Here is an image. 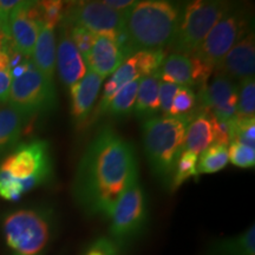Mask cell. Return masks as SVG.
<instances>
[{"instance_id": "6da1fadb", "label": "cell", "mask_w": 255, "mask_h": 255, "mask_svg": "<svg viewBox=\"0 0 255 255\" xmlns=\"http://www.w3.org/2000/svg\"><path fill=\"white\" fill-rule=\"evenodd\" d=\"M138 182L135 146L113 127H102L83 152L72 183V195L88 216L109 218L126 191Z\"/></svg>"}, {"instance_id": "7a4b0ae2", "label": "cell", "mask_w": 255, "mask_h": 255, "mask_svg": "<svg viewBox=\"0 0 255 255\" xmlns=\"http://www.w3.org/2000/svg\"><path fill=\"white\" fill-rule=\"evenodd\" d=\"M181 8L182 5L165 0L136 1L124 15V31L132 55L138 51L170 46L176 34Z\"/></svg>"}, {"instance_id": "3957f363", "label": "cell", "mask_w": 255, "mask_h": 255, "mask_svg": "<svg viewBox=\"0 0 255 255\" xmlns=\"http://www.w3.org/2000/svg\"><path fill=\"white\" fill-rule=\"evenodd\" d=\"M194 114L182 117H152L143 123L145 157L152 174L170 184L180 155L184 151L187 128Z\"/></svg>"}, {"instance_id": "277c9868", "label": "cell", "mask_w": 255, "mask_h": 255, "mask_svg": "<svg viewBox=\"0 0 255 255\" xmlns=\"http://www.w3.org/2000/svg\"><path fill=\"white\" fill-rule=\"evenodd\" d=\"M55 231V212L47 206L13 210L2 220L9 255H46Z\"/></svg>"}, {"instance_id": "5b68a950", "label": "cell", "mask_w": 255, "mask_h": 255, "mask_svg": "<svg viewBox=\"0 0 255 255\" xmlns=\"http://www.w3.org/2000/svg\"><path fill=\"white\" fill-rule=\"evenodd\" d=\"M233 5L216 0H195L182 5L176 34L170 45L173 53L195 55L212 28Z\"/></svg>"}, {"instance_id": "8992f818", "label": "cell", "mask_w": 255, "mask_h": 255, "mask_svg": "<svg viewBox=\"0 0 255 255\" xmlns=\"http://www.w3.org/2000/svg\"><path fill=\"white\" fill-rule=\"evenodd\" d=\"M8 104L28 117L53 110L57 94L53 82L47 81L32 60L25 58L12 68Z\"/></svg>"}, {"instance_id": "52a82bcc", "label": "cell", "mask_w": 255, "mask_h": 255, "mask_svg": "<svg viewBox=\"0 0 255 255\" xmlns=\"http://www.w3.org/2000/svg\"><path fill=\"white\" fill-rule=\"evenodd\" d=\"M108 219L109 238L122 252L144 234L149 222V206L141 184L135 183L120 197Z\"/></svg>"}, {"instance_id": "ba28073f", "label": "cell", "mask_w": 255, "mask_h": 255, "mask_svg": "<svg viewBox=\"0 0 255 255\" xmlns=\"http://www.w3.org/2000/svg\"><path fill=\"white\" fill-rule=\"evenodd\" d=\"M0 171L20 184L24 193L41 186L52 176L50 144L43 139L23 143L2 161Z\"/></svg>"}, {"instance_id": "9c48e42d", "label": "cell", "mask_w": 255, "mask_h": 255, "mask_svg": "<svg viewBox=\"0 0 255 255\" xmlns=\"http://www.w3.org/2000/svg\"><path fill=\"white\" fill-rule=\"evenodd\" d=\"M251 31V18L237 5L216 23L208 36L201 44L195 55L213 70L220 62Z\"/></svg>"}, {"instance_id": "30bf717a", "label": "cell", "mask_w": 255, "mask_h": 255, "mask_svg": "<svg viewBox=\"0 0 255 255\" xmlns=\"http://www.w3.org/2000/svg\"><path fill=\"white\" fill-rule=\"evenodd\" d=\"M165 60L164 50H150V51H138L133 53L117 68L109 81L105 83L100 104L97 108V115H102L107 110L108 104L117 94V91L128 83L141 79L143 77L155 75L158 71L162 64Z\"/></svg>"}, {"instance_id": "8fae6325", "label": "cell", "mask_w": 255, "mask_h": 255, "mask_svg": "<svg viewBox=\"0 0 255 255\" xmlns=\"http://www.w3.org/2000/svg\"><path fill=\"white\" fill-rule=\"evenodd\" d=\"M63 20L91 31L95 34H116L124 28V14L102 1L66 2Z\"/></svg>"}, {"instance_id": "7c38bea8", "label": "cell", "mask_w": 255, "mask_h": 255, "mask_svg": "<svg viewBox=\"0 0 255 255\" xmlns=\"http://www.w3.org/2000/svg\"><path fill=\"white\" fill-rule=\"evenodd\" d=\"M41 25L37 1H19L8 20L9 38L14 51L30 59Z\"/></svg>"}, {"instance_id": "4fadbf2b", "label": "cell", "mask_w": 255, "mask_h": 255, "mask_svg": "<svg viewBox=\"0 0 255 255\" xmlns=\"http://www.w3.org/2000/svg\"><path fill=\"white\" fill-rule=\"evenodd\" d=\"M214 72L196 55L171 53L156 72L161 82L173 83L180 87H203Z\"/></svg>"}, {"instance_id": "5bb4252c", "label": "cell", "mask_w": 255, "mask_h": 255, "mask_svg": "<svg viewBox=\"0 0 255 255\" xmlns=\"http://www.w3.org/2000/svg\"><path fill=\"white\" fill-rule=\"evenodd\" d=\"M196 100L201 109L209 111L219 121L228 122L237 113L238 84L226 76L215 73L212 81L200 88Z\"/></svg>"}, {"instance_id": "9a60e30c", "label": "cell", "mask_w": 255, "mask_h": 255, "mask_svg": "<svg viewBox=\"0 0 255 255\" xmlns=\"http://www.w3.org/2000/svg\"><path fill=\"white\" fill-rule=\"evenodd\" d=\"M56 65L59 78L66 87L77 83L88 72L87 64L70 38L69 25L62 20L58 25V41L56 43Z\"/></svg>"}, {"instance_id": "2e32d148", "label": "cell", "mask_w": 255, "mask_h": 255, "mask_svg": "<svg viewBox=\"0 0 255 255\" xmlns=\"http://www.w3.org/2000/svg\"><path fill=\"white\" fill-rule=\"evenodd\" d=\"M216 73L232 81L241 82L254 77L255 73V40L253 31H250L225 56L218 66Z\"/></svg>"}, {"instance_id": "e0dca14e", "label": "cell", "mask_w": 255, "mask_h": 255, "mask_svg": "<svg viewBox=\"0 0 255 255\" xmlns=\"http://www.w3.org/2000/svg\"><path fill=\"white\" fill-rule=\"evenodd\" d=\"M124 59L115 34H96L94 45L84 62L90 71L105 79L116 71Z\"/></svg>"}, {"instance_id": "ac0fdd59", "label": "cell", "mask_w": 255, "mask_h": 255, "mask_svg": "<svg viewBox=\"0 0 255 255\" xmlns=\"http://www.w3.org/2000/svg\"><path fill=\"white\" fill-rule=\"evenodd\" d=\"M104 78L88 70L81 81L70 87V98H71V113L73 123L82 127L90 117L94 105L100 95L102 83Z\"/></svg>"}, {"instance_id": "d6986e66", "label": "cell", "mask_w": 255, "mask_h": 255, "mask_svg": "<svg viewBox=\"0 0 255 255\" xmlns=\"http://www.w3.org/2000/svg\"><path fill=\"white\" fill-rule=\"evenodd\" d=\"M214 121L215 117L209 111L201 110L187 128L184 150L199 156L210 145L214 144Z\"/></svg>"}, {"instance_id": "ffe728a7", "label": "cell", "mask_w": 255, "mask_h": 255, "mask_svg": "<svg viewBox=\"0 0 255 255\" xmlns=\"http://www.w3.org/2000/svg\"><path fill=\"white\" fill-rule=\"evenodd\" d=\"M32 63L47 81L53 82L56 71V33L55 28L41 24L33 53Z\"/></svg>"}, {"instance_id": "44dd1931", "label": "cell", "mask_w": 255, "mask_h": 255, "mask_svg": "<svg viewBox=\"0 0 255 255\" xmlns=\"http://www.w3.org/2000/svg\"><path fill=\"white\" fill-rule=\"evenodd\" d=\"M159 83L161 81L156 73L139 79L136 103L133 108L137 119L150 120L159 113Z\"/></svg>"}, {"instance_id": "7402d4cb", "label": "cell", "mask_w": 255, "mask_h": 255, "mask_svg": "<svg viewBox=\"0 0 255 255\" xmlns=\"http://www.w3.org/2000/svg\"><path fill=\"white\" fill-rule=\"evenodd\" d=\"M205 255H255V227L210 245Z\"/></svg>"}, {"instance_id": "603a6c76", "label": "cell", "mask_w": 255, "mask_h": 255, "mask_svg": "<svg viewBox=\"0 0 255 255\" xmlns=\"http://www.w3.org/2000/svg\"><path fill=\"white\" fill-rule=\"evenodd\" d=\"M30 119L11 107L0 109V149L12 145L17 141Z\"/></svg>"}, {"instance_id": "cb8c5ba5", "label": "cell", "mask_w": 255, "mask_h": 255, "mask_svg": "<svg viewBox=\"0 0 255 255\" xmlns=\"http://www.w3.org/2000/svg\"><path fill=\"white\" fill-rule=\"evenodd\" d=\"M17 53L12 46L11 38L0 28V103H8L12 82V57Z\"/></svg>"}, {"instance_id": "d4e9b609", "label": "cell", "mask_w": 255, "mask_h": 255, "mask_svg": "<svg viewBox=\"0 0 255 255\" xmlns=\"http://www.w3.org/2000/svg\"><path fill=\"white\" fill-rule=\"evenodd\" d=\"M139 79L128 83L117 91L113 100L108 104L107 110L104 114H109L110 116L121 117L131 114L135 108L137 90H138Z\"/></svg>"}, {"instance_id": "484cf974", "label": "cell", "mask_w": 255, "mask_h": 255, "mask_svg": "<svg viewBox=\"0 0 255 255\" xmlns=\"http://www.w3.org/2000/svg\"><path fill=\"white\" fill-rule=\"evenodd\" d=\"M228 146L212 144L197 159V174H214L227 167Z\"/></svg>"}, {"instance_id": "4316f807", "label": "cell", "mask_w": 255, "mask_h": 255, "mask_svg": "<svg viewBox=\"0 0 255 255\" xmlns=\"http://www.w3.org/2000/svg\"><path fill=\"white\" fill-rule=\"evenodd\" d=\"M255 116V81L254 77L244 79L238 85V103L235 117L254 119Z\"/></svg>"}, {"instance_id": "83f0119b", "label": "cell", "mask_w": 255, "mask_h": 255, "mask_svg": "<svg viewBox=\"0 0 255 255\" xmlns=\"http://www.w3.org/2000/svg\"><path fill=\"white\" fill-rule=\"evenodd\" d=\"M197 159H199V156L187 150L180 155L170 182L171 190L175 191L190 177L199 175L197 174Z\"/></svg>"}, {"instance_id": "f1b7e54d", "label": "cell", "mask_w": 255, "mask_h": 255, "mask_svg": "<svg viewBox=\"0 0 255 255\" xmlns=\"http://www.w3.org/2000/svg\"><path fill=\"white\" fill-rule=\"evenodd\" d=\"M196 95L193 89L188 87H180L175 95L170 111L168 116L182 117L193 115V110L196 105Z\"/></svg>"}, {"instance_id": "f546056e", "label": "cell", "mask_w": 255, "mask_h": 255, "mask_svg": "<svg viewBox=\"0 0 255 255\" xmlns=\"http://www.w3.org/2000/svg\"><path fill=\"white\" fill-rule=\"evenodd\" d=\"M39 8L41 24L56 28L62 23L64 18V9L65 2L58 0H50V1H37Z\"/></svg>"}, {"instance_id": "4dcf8cb0", "label": "cell", "mask_w": 255, "mask_h": 255, "mask_svg": "<svg viewBox=\"0 0 255 255\" xmlns=\"http://www.w3.org/2000/svg\"><path fill=\"white\" fill-rule=\"evenodd\" d=\"M228 159L239 168H253L255 164V146L232 142L228 145Z\"/></svg>"}, {"instance_id": "1f68e13d", "label": "cell", "mask_w": 255, "mask_h": 255, "mask_svg": "<svg viewBox=\"0 0 255 255\" xmlns=\"http://www.w3.org/2000/svg\"><path fill=\"white\" fill-rule=\"evenodd\" d=\"M69 33L73 44H75L76 47L78 49L83 59L85 60L89 55V52H90L92 45H94L96 34L92 33L91 31L87 30V28L76 26V25H69Z\"/></svg>"}, {"instance_id": "d6a6232c", "label": "cell", "mask_w": 255, "mask_h": 255, "mask_svg": "<svg viewBox=\"0 0 255 255\" xmlns=\"http://www.w3.org/2000/svg\"><path fill=\"white\" fill-rule=\"evenodd\" d=\"M120 250L109 237H101L91 242L82 255H121Z\"/></svg>"}, {"instance_id": "836d02e7", "label": "cell", "mask_w": 255, "mask_h": 255, "mask_svg": "<svg viewBox=\"0 0 255 255\" xmlns=\"http://www.w3.org/2000/svg\"><path fill=\"white\" fill-rule=\"evenodd\" d=\"M24 194L20 184L0 171V197L8 201H17Z\"/></svg>"}, {"instance_id": "e575fe53", "label": "cell", "mask_w": 255, "mask_h": 255, "mask_svg": "<svg viewBox=\"0 0 255 255\" xmlns=\"http://www.w3.org/2000/svg\"><path fill=\"white\" fill-rule=\"evenodd\" d=\"M180 88V85L173 84V83L161 82L159 83V90H158V97H159V111L163 114V116H168L169 111H170L171 103L176 95V92Z\"/></svg>"}, {"instance_id": "d590c367", "label": "cell", "mask_w": 255, "mask_h": 255, "mask_svg": "<svg viewBox=\"0 0 255 255\" xmlns=\"http://www.w3.org/2000/svg\"><path fill=\"white\" fill-rule=\"evenodd\" d=\"M19 1H13V0H0V28L5 34L9 37V28H8V20L9 15L13 11L15 6L18 5Z\"/></svg>"}, {"instance_id": "8d00e7d4", "label": "cell", "mask_w": 255, "mask_h": 255, "mask_svg": "<svg viewBox=\"0 0 255 255\" xmlns=\"http://www.w3.org/2000/svg\"><path fill=\"white\" fill-rule=\"evenodd\" d=\"M108 7L115 9V11L120 12L126 15L130 8L136 4V1H131V0H107V1H102Z\"/></svg>"}]
</instances>
